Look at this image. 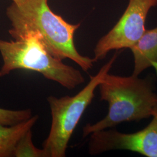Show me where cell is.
Segmentation results:
<instances>
[{
  "mask_svg": "<svg viewBox=\"0 0 157 157\" xmlns=\"http://www.w3.org/2000/svg\"><path fill=\"white\" fill-rule=\"evenodd\" d=\"M117 57L116 53L97 75L90 76L89 83L76 95L60 98L51 95L47 98L52 117L50 133L43 148L47 157L66 156L67 144L74 130L93 100L96 88L109 73Z\"/></svg>",
  "mask_w": 157,
  "mask_h": 157,
  "instance_id": "cell-4",
  "label": "cell"
},
{
  "mask_svg": "<svg viewBox=\"0 0 157 157\" xmlns=\"http://www.w3.org/2000/svg\"><path fill=\"white\" fill-rule=\"evenodd\" d=\"M152 120L144 129L133 133H123L115 130H102L91 134L89 151L95 155L110 150H124L136 152L147 157H157V106Z\"/></svg>",
  "mask_w": 157,
  "mask_h": 157,
  "instance_id": "cell-6",
  "label": "cell"
},
{
  "mask_svg": "<svg viewBox=\"0 0 157 157\" xmlns=\"http://www.w3.org/2000/svg\"><path fill=\"white\" fill-rule=\"evenodd\" d=\"M48 0H28L22 5L12 4L6 15L11 23L9 32L15 40L31 33L39 34L47 50L57 59H70L87 72L97 62L83 56L76 50L74 35L80 24H71L57 15L48 6Z\"/></svg>",
  "mask_w": 157,
  "mask_h": 157,
  "instance_id": "cell-1",
  "label": "cell"
},
{
  "mask_svg": "<svg viewBox=\"0 0 157 157\" xmlns=\"http://www.w3.org/2000/svg\"><path fill=\"white\" fill-rule=\"evenodd\" d=\"M32 112L30 109L21 110H11L0 108V124L12 126L25 121L32 117Z\"/></svg>",
  "mask_w": 157,
  "mask_h": 157,
  "instance_id": "cell-10",
  "label": "cell"
},
{
  "mask_svg": "<svg viewBox=\"0 0 157 157\" xmlns=\"http://www.w3.org/2000/svg\"><path fill=\"white\" fill-rule=\"evenodd\" d=\"M0 53L3 60L0 78L21 69L41 73L69 90L84 82V77L78 70L51 54L36 33L28 34L15 41L0 40Z\"/></svg>",
  "mask_w": 157,
  "mask_h": 157,
  "instance_id": "cell-3",
  "label": "cell"
},
{
  "mask_svg": "<svg viewBox=\"0 0 157 157\" xmlns=\"http://www.w3.org/2000/svg\"><path fill=\"white\" fill-rule=\"evenodd\" d=\"M157 6V0H129V4L118 22L98 40L94 50L96 61L105 58L111 51L130 48L146 30L148 13Z\"/></svg>",
  "mask_w": 157,
  "mask_h": 157,
  "instance_id": "cell-5",
  "label": "cell"
},
{
  "mask_svg": "<svg viewBox=\"0 0 157 157\" xmlns=\"http://www.w3.org/2000/svg\"><path fill=\"white\" fill-rule=\"evenodd\" d=\"M38 119V115H34L14 125L6 126L0 124V157H13L17 141L23 135L32 129Z\"/></svg>",
  "mask_w": 157,
  "mask_h": 157,
  "instance_id": "cell-8",
  "label": "cell"
},
{
  "mask_svg": "<svg viewBox=\"0 0 157 157\" xmlns=\"http://www.w3.org/2000/svg\"><path fill=\"white\" fill-rule=\"evenodd\" d=\"M13 1V3L15 4V5L17 6H21L23 4H24L25 2H26L28 0H12Z\"/></svg>",
  "mask_w": 157,
  "mask_h": 157,
  "instance_id": "cell-11",
  "label": "cell"
},
{
  "mask_svg": "<svg viewBox=\"0 0 157 157\" xmlns=\"http://www.w3.org/2000/svg\"><path fill=\"white\" fill-rule=\"evenodd\" d=\"M14 157H47L45 151L34 145L32 129L29 130L17 141L13 152Z\"/></svg>",
  "mask_w": 157,
  "mask_h": 157,
  "instance_id": "cell-9",
  "label": "cell"
},
{
  "mask_svg": "<svg viewBox=\"0 0 157 157\" xmlns=\"http://www.w3.org/2000/svg\"><path fill=\"white\" fill-rule=\"evenodd\" d=\"M98 86L101 100L108 103V112L99 122L84 126L83 137L124 122L148 118L157 106V94L150 77L140 78L133 75L124 77L108 73Z\"/></svg>",
  "mask_w": 157,
  "mask_h": 157,
  "instance_id": "cell-2",
  "label": "cell"
},
{
  "mask_svg": "<svg viewBox=\"0 0 157 157\" xmlns=\"http://www.w3.org/2000/svg\"><path fill=\"white\" fill-rule=\"evenodd\" d=\"M130 49L134 56L132 75L139 76L150 67H154L157 73V27L146 30L140 39Z\"/></svg>",
  "mask_w": 157,
  "mask_h": 157,
  "instance_id": "cell-7",
  "label": "cell"
}]
</instances>
